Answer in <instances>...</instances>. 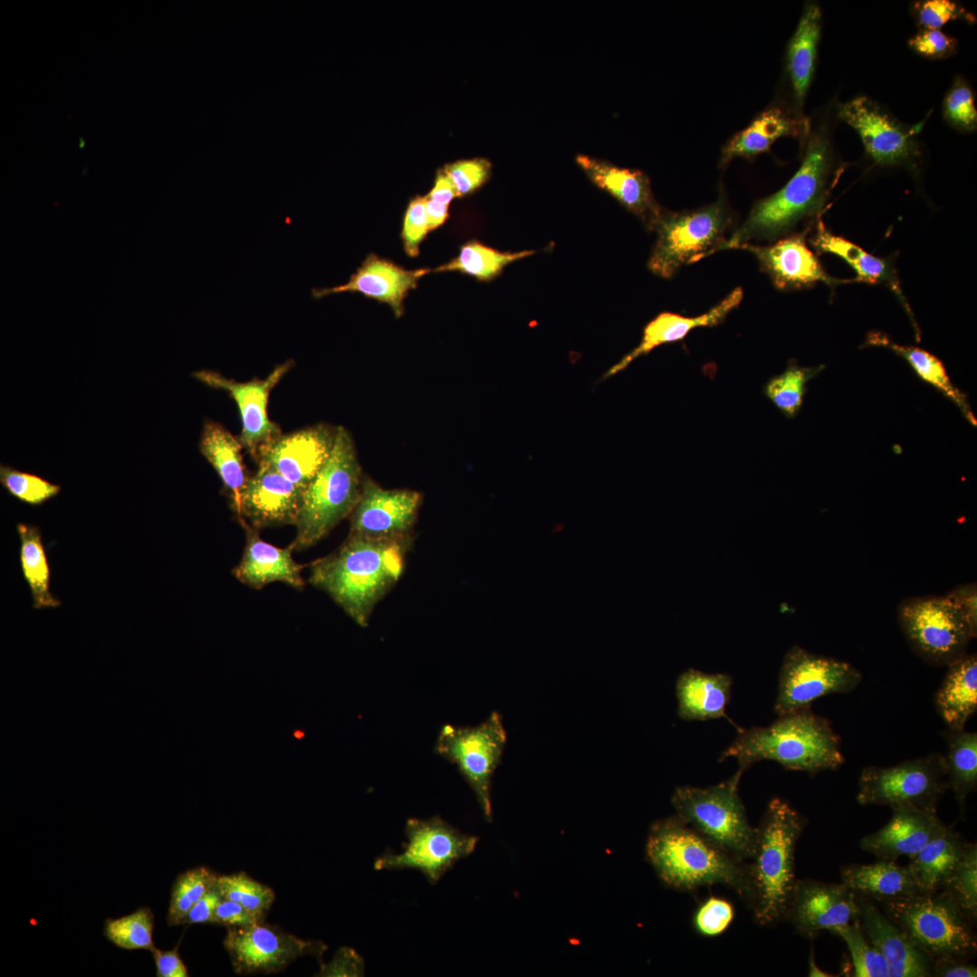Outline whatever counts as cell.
Here are the masks:
<instances>
[{
    "label": "cell",
    "mask_w": 977,
    "mask_h": 977,
    "mask_svg": "<svg viewBox=\"0 0 977 977\" xmlns=\"http://www.w3.org/2000/svg\"><path fill=\"white\" fill-rule=\"evenodd\" d=\"M820 370V367H802L792 362L784 372L766 383L764 394L786 417L792 418L801 409L807 383Z\"/></svg>",
    "instance_id": "cell-43"
},
{
    "label": "cell",
    "mask_w": 977,
    "mask_h": 977,
    "mask_svg": "<svg viewBox=\"0 0 977 977\" xmlns=\"http://www.w3.org/2000/svg\"><path fill=\"white\" fill-rule=\"evenodd\" d=\"M182 938L171 950H160L156 946L152 953L157 977H187V967L180 957L178 949Z\"/></svg>",
    "instance_id": "cell-56"
},
{
    "label": "cell",
    "mask_w": 977,
    "mask_h": 977,
    "mask_svg": "<svg viewBox=\"0 0 977 977\" xmlns=\"http://www.w3.org/2000/svg\"><path fill=\"white\" fill-rule=\"evenodd\" d=\"M944 738L947 745L944 758L948 789H952L963 811L969 794L977 786V734L947 728Z\"/></svg>",
    "instance_id": "cell-38"
},
{
    "label": "cell",
    "mask_w": 977,
    "mask_h": 977,
    "mask_svg": "<svg viewBox=\"0 0 977 977\" xmlns=\"http://www.w3.org/2000/svg\"><path fill=\"white\" fill-rule=\"evenodd\" d=\"M732 685L733 678L728 674L695 669L685 670L676 681L678 716L687 721L726 717Z\"/></svg>",
    "instance_id": "cell-29"
},
{
    "label": "cell",
    "mask_w": 977,
    "mask_h": 977,
    "mask_svg": "<svg viewBox=\"0 0 977 977\" xmlns=\"http://www.w3.org/2000/svg\"><path fill=\"white\" fill-rule=\"evenodd\" d=\"M363 958L353 949L341 947L329 963H320L318 976H363Z\"/></svg>",
    "instance_id": "cell-55"
},
{
    "label": "cell",
    "mask_w": 977,
    "mask_h": 977,
    "mask_svg": "<svg viewBox=\"0 0 977 977\" xmlns=\"http://www.w3.org/2000/svg\"><path fill=\"white\" fill-rule=\"evenodd\" d=\"M242 445L230 432L214 422L206 421L199 441V451L230 490L240 517L241 496L247 481L242 456Z\"/></svg>",
    "instance_id": "cell-34"
},
{
    "label": "cell",
    "mask_w": 977,
    "mask_h": 977,
    "mask_svg": "<svg viewBox=\"0 0 977 977\" xmlns=\"http://www.w3.org/2000/svg\"><path fill=\"white\" fill-rule=\"evenodd\" d=\"M507 743L502 717L492 712L474 726L443 725L434 752L455 764L473 791L485 820H492L491 783Z\"/></svg>",
    "instance_id": "cell-11"
},
{
    "label": "cell",
    "mask_w": 977,
    "mask_h": 977,
    "mask_svg": "<svg viewBox=\"0 0 977 977\" xmlns=\"http://www.w3.org/2000/svg\"><path fill=\"white\" fill-rule=\"evenodd\" d=\"M292 548H280L263 541L256 531L249 529L244 552L233 574L242 583L255 589L281 582L302 588L303 566L292 558Z\"/></svg>",
    "instance_id": "cell-28"
},
{
    "label": "cell",
    "mask_w": 977,
    "mask_h": 977,
    "mask_svg": "<svg viewBox=\"0 0 977 977\" xmlns=\"http://www.w3.org/2000/svg\"><path fill=\"white\" fill-rule=\"evenodd\" d=\"M534 253L535 251H500L479 241H470L460 246L456 257L432 271H457L480 281H489L498 277L508 264Z\"/></svg>",
    "instance_id": "cell-40"
},
{
    "label": "cell",
    "mask_w": 977,
    "mask_h": 977,
    "mask_svg": "<svg viewBox=\"0 0 977 977\" xmlns=\"http://www.w3.org/2000/svg\"><path fill=\"white\" fill-rule=\"evenodd\" d=\"M363 479L354 441L344 427L337 426L331 454L304 493L292 550L315 545L351 515Z\"/></svg>",
    "instance_id": "cell-6"
},
{
    "label": "cell",
    "mask_w": 977,
    "mask_h": 977,
    "mask_svg": "<svg viewBox=\"0 0 977 977\" xmlns=\"http://www.w3.org/2000/svg\"><path fill=\"white\" fill-rule=\"evenodd\" d=\"M811 243L817 251L832 253L844 260L855 270L857 281L884 284L907 307L896 271L889 260L876 257L852 242L833 234L822 221L817 223Z\"/></svg>",
    "instance_id": "cell-32"
},
{
    "label": "cell",
    "mask_w": 977,
    "mask_h": 977,
    "mask_svg": "<svg viewBox=\"0 0 977 977\" xmlns=\"http://www.w3.org/2000/svg\"><path fill=\"white\" fill-rule=\"evenodd\" d=\"M155 917L147 906L138 908L133 913L119 917L107 918L104 921L105 937L119 948L124 950H149L153 942Z\"/></svg>",
    "instance_id": "cell-42"
},
{
    "label": "cell",
    "mask_w": 977,
    "mask_h": 977,
    "mask_svg": "<svg viewBox=\"0 0 977 977\" xmlns=\"http://www.w3.org/2000/svg\"><path fill=\"white\" fill-rule=\"evenodd\" d=\"M801 124L777 108L763 112L746 128L737 133L725 146L721 165L737 157H751L768 150L779 138L797 135Z\"/></svg>",
    "instance_id": "cell-37"
},
{
    "label": "cell",
    "mask_w": 977,
    "mask_h": 977,
    "mask_svg": "<svg viewBox=\"0 0 977 977\" xmlns=\"http://www.w3.org/2000/svg\"><path fill=\"white\" fill-rule=\"evenodd\" d=\"M728 213L720 201L683 213H662L655 230L658 238L648 267L656 275L670 278L685 263L710 254L724 242L729 223Z\"/></svg>",
    "instance_id": "cell-12"
},
{
    "label": "cell",
    "mask_w": 977,
    "mask_h": 977,
    "mask_svg": "<svg viewBox=\"0 0 977 977\" xmlns=\"http://www.w3.org/2000/svg\"><path fill=\"white\" fill-rule=\"evenodd\" d=\"M839 117L856 130L867 154L878 165L899 166L919 154L911 132L867 97L844 103Z\"/></svg>",
    "instance_id": "cell-19"
},
{
    "label": "cell",
    "mask_w": 977,
    "mask_h": 977,
    "mask_svg": "<svg viewBox=\"0 0 977 977\" xmlns=\"http://www.w3.org/2000/svg\"><path fill=\"white\" fill-rule=\"evenodd\" d=\"M215 887L222 898L237 902L262 917H265L275 899L272 888L253 879L244 871L218 876Z\"/></svg>",
    "instance_id": "cell-46"
},
{
    "label": "cell",
    "mask_w": 977,
    "mask_h": 977,
    "mask_svg": "<svg viewBox=\"0 0 977 977\" xmlns=\"http://www.w3.org/2000/svg\"><path fill=\"white\" fill-rule=\"evenodd\" d=\"M223 946L238 974L279 972L306 955L321 963L327 949L321 941L300 939L264 921L246 927H229Z\"/></svg>",
    "instance_id": "cell-15"
},
{
    "label": "cell",
    "mask_w": 977,
    "mask_h": 977,
    "mask_svg": "<svg viewBox=\"0 0 977 977\" xmlns=\"http://www.w3.org/2000/svg\"><path fill=\"white\" fill-rule=\"evenodd\" d=\"M289 360L278 365L265 379L238 382L220 374L201 370L193 376L203 384L227 392L238 405L242 430L240 441L256 460L261 451L281 436L280 427L268 416L270 391L293 366Z\"/></svg>",
    "instance_id": "cell-16"
},
{
    "label": "cell",
    "mask_w": 977,
    "mask_h": 977,
    "mask_svg": "<svg viewBox=\"0 0 977 977\" xmlns=\"http://www.w3.org/2000/svg\"><path fill=\"white\" fill-rule=\"evenodd\" d=\"M946 595L958 606L972 627L977 631V589L975 583L960 585Z\"/></svg>",
    "instance_id": "cell-58"
},
{
    "label": "cell",
    "mask_w": 977,
    "mask_h": 977,
    "mask_svg": "<svg viewBox=\"0 0 977 977\" xmlns=\"http://www.w3.org/2000/svg\"><path fill=\"white\" fill-rule=\"evenodd\" d=\"M857 897L861 928L887 961L890 977L932 976V960L872 899L858 894Z\"/></svg>",
    "instance_id": "cell-23"
},
{
    "label": "cell",
    "mask_w": 977,
    "mask_h": 977,
    "mask_svg": "<svg viewBox=\"0 0 977 977\" xmlns=\"http://www.w3.org/2000/svg\"><path fill=\"white\" fill-rule=\"evenodd\" d=\"M735 249L753 253L776 288L781 289L810 287L818 281L831 287L846 282L830 276L824 270L808 248L802 234L783 238L768 246L745 243Z\"/></svg>",
    "instance_id": "cell-24"
},
{
    "label": "cell",
    "mask_w": 977,
    "mask_h": 977,
    "mask_svg": "<svg viewBox=\"0 0 977 977\" xmlns=\"http://www.w3.org/2000/svg\"><path fill=\"white\" fill-rule=\"evenodd\" d=\"M966 845L956 831L946 826L910 858L907 868L922 894L942 888L962 858Z\"/></svg>",
    "instance_id": "cell-33"
},
{
    "label": "cell",
    "mask_w": 977,
    "mask_h": 977,
    "mask_svg": "<svg viewBox=\"0 0 977 977\" xmlns=\"http://www.w3.org/2000/svg\"><path fill=\"white\" fill-rule=\"evenodd\" d=\"M940 890L956 904L973 925L977 918V846L967 843L964 853Z\"/></svg>",
    "instance_id": "cell-44"
},
{
    "label": "cell",
    "mask_w": 977,
    "mask_h": 977,
    "mask_svg": "<svg viewBox=\"0 0 977 977\" xmlns=\"http://www.w3.org/2000/svg\"><path fill=\"white\" fill-rule=\"evenodd\" d=\"M730 757L742 773L764 760L811 774L837 770L845 761L839 737L829 720L811 708L778 716L767 726L740 729L720 761Z\"/></svg>",
    "instance_id": "cell-3"
},
{
    "label": "cell",
    "mask_w": 977,
    "mask_h": 977,
    "mask_svg": "<svg viewBox=\"0 0 977 977\" xmlns=\"http://www.w3.org/2000/svg\"><path fill=\"white\" fill-rule=\"evenodd\" d=\"M820 27V7L806 5L787 50L788 72L799 105L803 103L813 76Z\"/></svg>",
    "instance_id": "cell-35"
},
{
    "label": "cell",
    "mask_w": 977,
    "mask_h": 977,
    "mask_svg": "<svg viewBox=\"0 0 977 977\" xmlns=\"http://www.w3.org/2000/svg\"><path fill=\"white\" fill-rule=\"evenodd\" d=\"M916 19L924 29L939 30L948 22L955 19L973 20L965 10L950 0H925L915 5Z\"/></svg>",
    "instance_id": "cell-52"
},
{
    "label": "cell",
    "mask_w": 977,
    "mask_h": 977,
    "mask_svg": "<svg viewBox=\"0 0 977 977\" xmlns=\"http://www.w3.org/2000/svg\"><path fill=\"white\" fill-rule=\"evenodd\" d=\"M867 344L887 347L904 357L917 375L951 399L959 406L965 417L976 425L975 418L965 396L952 384L944 364L936 356L916 346L898 345L878 332L870 333L868 336Z\"/></svg>",
    "instance_id": "cell-39"
},
{
    "label": "cell",
    "mask_w": 977,
    "mask_h": 977,
    "mask_svg": "<svg viewBox=\"0 0 977 977\" xmlns=\"http://www.w3.org/2000/svg\"><path fill=\"white\" fill-rule=\"evenodd\" d=\"M831 167L829 140L816 134L795 175L781 190L757 202L745 222L716 251L735 249L752 240L774 239L815 213L825 201Z\"/></svg>",
    "instance_id": "cell-5"
},
{
    "label": "cell",
    "mask_w": 977,
    "mask_h": 977,
    "mask_svg": "<svg viewBox=\"0 0 977 977\" xmlns=\"http://www.w3.org/2000/svg\"><path fill=\"white\" fill-rule=\"evenodd\" d=\"M408 838L403 851L386 852L375 860L374 868H413L435 884L457 861L470 856L479 838L460 832L439 816L428 820L410 818L404 829Z\"/></svg>",
    "instance_id": "cell-14"
},
{
    "label": "cell",
    "mask_w": 977,
    "mask_h": 977,
    "mask_svg": "<svg viewBox=\"0 0 977 977\" xmlns=\"http://www.w3.org/2000/svg\"><path fill=\"white\" fill-rule=\"evenodd\" d=\"M841 883L854 893L877 902L922 894L907 866L879 858L871 864L842 867Z\"/></svg>",
    "instance_id": "cell-30"
},
{
    "label": "cell",
    "mask_w": 977,
    "mask_h": 977,
    "mask_svg": "<svg viewBox=\"0 0 977 977\" xmlns=\"http://www.w3.org/2000/svg\"><path fill=\"white\" fill-rule=\"evenodd\" d=\"M19 562L23 577L30 590L35 610L57 608L62 604L50 591L51 569L39 526L17 523Z\"/></svg>",
    "instance_id": "cell-36"
},
{
    "label": "cell",
    "mask_w": 977,
    "mask_h": 977,
    "mask_svg": "<svg viewBox=\"0 0 977 977\" xmlns=\"http://www.w3.org/2000/svg\"><path fill=\"white\" fill-rule=\"evenodd\" d=\"M809 965H810V971H809V973H810L809 975L810 976H825L824 974H822V972L816 966L815 962H814V960L812 958H811Z\"/></svg>",
    "instance_id": "cell-61"
},
{
    "label": "cell",
    "mask_w": 977,
    "mask_h": 977,
    "mask_svg": "<svg viewBox=\"0 0 977 977\" xmlns=\"http://www.w3.org/2000/svg\"><path fill=\"white\" fill-rule=\"evenodd\" d=\"M264 918L237 902L223 898L215 909L213 924L227 928L246 927L262 922Z\"/></svg>",
    "instance_id": "cell-54"
},
{
    "label": "cell",
    "mask_w": 977,
    "mask_h": 977,
    "mask_svg": "<svg viewBox=\"0 0 977 977\" xmlns=\"http://www.w3.org/2000/svg\"><path fill=\"white\" fill-rule=\"evenodd\" d=\"M429 232L425 195H416L406 207L401 232L403 249L409 257L419 256L421 243Z\"/></svg>",
    "instance_id": "cell-51"
},
{
    "label": "cell",
    "mask_w": 977,
    "mask_h": 977,
    "mask_svg": "<svg viewBox=\"0 0 977 977\" xmlns=\"http://www.w3.org/2000/svg\"><path fill=\"white\" fill-rule=\"evenodd\" d=\"M948 790L944 754L933 753L894 766H868L858 777L857 801L861 805H886L936 813Z\"/></svg>",
    "instance_id": "cell-10"
},
{
    "label": "cell",
    "mask_w": 977,
    "mask_h": 977,
    "mask_svg": "<svg viewBox=\"0 0 977 977\" xmlns=\"http://www.w3.org/2000/svg\"><path fill=\"white\" fill-rule=\"evenodd\" d=\"M859 916L857 894L840 883L797 879L786 913L796 932L813 940L821 932H833Z\"/></svg>",
    "instance_id": "cell-17"
},
{
    "label": "cell",
    "mask_w": 977,
    "mask_h": 977,
    "mask_svg": "<svg viewBox=\"0 0 977 977\" xmlns=\"http://www.w3.org/2000/svg\"><path fill=\"white\" fill-rule=\"evenodd\" d=\"M222 899L214 886L194 905L182 925L213 924L215 909Z\"/></svg>",
    "instance_id": "cell-57"
},
{
    "label": "cell",
    "mask_w": 977,
    "mask_h": 977,
    "mask_svg": "<svg viewBox=\"0 0 977 977\" xmlns=\"http://www.w3.org/2000/svg\"><path fill=\"white\" fill-rule=\"evenodd\" d=\"M947 667L934 703L947 728L962 730L977 710L976 654L966 653Z\"/></svg>",
    "instance_id": "cell-31"
},
{
    "label": "cell",
    "mask_w": 977,
    "mask_h": 977,
    "mask_svg": "<svg viewBox=\"0 0 977 977\" xmlns=\"http://www.w3.org/2000/svg\"><path fill=\"white\" fill-rule=\"evenodd\" d=\"M425 196L429 201L449 206L454 198H459L455 185L443 167L438 169L433 186Z\"/></svg>",
    "instance_id": "cell-60"
},
{
    "label": "cell",
    "mask_w": 977,
    "mask_h": 977,
    "mask_svg": "<svg viewBox=\"0 0 977 977\" xmlns=\"http://www.w3.org/2000/svg\"><path fill=\"white\" fill-rule=\"evenodd\" d=\"M888 822L864 836L859 846L878 858H911L945 828L936 813L910 809H894Z\"/></svg>",
    "instance_id": "cell-25"
},
{
    "label": "cell",
    "mask_w": 977,
    "mask_h": 977,
    "mask_svg": "<svg viewBox=\"0 0 977 977\" xmlns=\"http://www.w3.org/2000/svg\"><path fill=\"white\" fill-rule=\"evenodd\" d=\"M945 119L955 128L972 131L977 125V111L971 88L958 79L947 92L944 100Z\"/></svg>",
    "instance_id": "cell-49"
},
{
    "label": "cell",
    "mask_w": 977,
    "mask_h": 977,
    "mask_svg": "<svg viewBox=\"0 0 977 977\" xmlns=\"http://www.w3.org/2000/svg\"><path fill=\"white\" fill-rule=\"evenodd\" d=\"M862 678L861 672L846 661L793 646L786 652L780 669L774 712L782 716L811 708L820 697L851 692Z\"/></svg>",
    "instance_id": "cell-13"
},
{
    "label": "cell",
    "mask_w": 977,
    "mask_h": 977,
    "mask_svg": "<svg viewBox=\"0 0 977 977\" xmlns=\"http://www.w3.org/2000/svg\"><path fill=\"white\" fill-rule=\"evenodd\" d=\"M410 543V536L349 535L338 550L311 564L309 583L328 593L356 623L365 627L376 603L398 581Z\"/></svg>",
    "instance_id": "cell-1"
},
{
    "label": "cell",
    "mask_w": 977,
    "mask_h": 977,
    "mask_svg": "<svg viewBox=\"0 0 977 977\" xmlns=\"http://www.w3.org/2000/svg\"><path fill=\"white\" fill-rule=\"evenodd\" d=\"M908 44L918 54L932 59L950 56L957 48L956 39L940 30L928 29L910 38Z\"/></svg>",
    "instance_id": "cell-53"
},
{
    "label": "cell",
    "mask_w": 977,
    "mask_h": 977,
    "mask_svg": "<svg viewBox=\"0 0 977 977\" xmlns=\"http://www.w3.org/2000/svg\"><path fill=\"white\" fill-rule=\"evenodd\" d=\"M218 875L205 866L190 868L179 874L171 888L166 915L168 925H182L185 915L217 880Z\"/></svg>",
    "instance_id": "cell-41"
},
{
    "label": "cell",
    "mask_w": 977,
    "mask_h": 977,
    "mask_svg": "<svg viewBox=\"0 0 977 977\" xmlns=\"http://www.w3.org/2000/svg\"><path fill=\"white\" fill-rule=\"evenodd\" d=\"M735 909L728 900L711 896L696 909L692 917L695 931L704 937H716L732 924Z\"/></svg>",
    "instance_id": "cell-48"
},
{
    "label": "cell",
    "mask_w": 977,
    "mask_h": 977,
    "mask_svg": "<svg viewBox=\"0 0 977 977\" xmlns=\"http://www.w3.org/2000/svg\"><path fill=\"white\" fill-rule=\"evenodd\" d=\"M491 167L487 158L474 157L446 164L443 169L454 183L460 198L481 187L489 179Z\"/></svg>",
    "instance_id": "cell-50"
},
{
    "label": "cell",
    "mask_w": 977,
    "mask_h": 977,
    "mask_svg": "<svg viewBox=\"0 0 977 977\" xmlns=\"http://www.w3.org/2000/svg\"><path fill=\"white\" fill-rule=\"evenodd\" d=\"M805 818L785 800L773 798L759 826L748 870L756 923L773 925L785 919L796 884L795 849Z\"/></svg>",
    "instance_id": "cell-4"
},
{
    "label": "cell",
    "mask_w": 977,
    "mask_h": 977,
    "mask_svg": "<svg viewBox=\"0 0 977 977\" xmlns=\"http://www.w3.org/2000/svg\"><path fill=\"white\" fill-rule=\"evenodd\" d=\"M900 629L910 647L934 666H948L967 652L975 631L947 596H915L897 608Z\"/></svg>",
    "instance_id": "cell-9"
},
{
    "label": "cell",
    "mask_w": 977,
    "mask_h": 977,
    "mask_svg": "<svg viewBox=\"0 0 977 977\" xmlns=\"http://www.w3.org/2000/svg\"><path fill=\"white\" fill-rule=\"evenodd\" d=\"M645 850L648 861L669 887L692 891L721 884L750 906L748 864L713 844L677 815L651 825Z\"/></svg>",
    "instance_id": "cell-2"
},
{
    "label": "cell",
    "mask_w": 977,
    "mask_h": 977,
    "mask_svg": "<svg viewBox=\"0 0 977 977\" xmlns=\"http://www.w3.org/2000/svg\"><path fill=\"white\" fill-rule=\"evenodd\" d=\"M337 427L319 424L280 436L260 452L259 466L270 468L307 489L329 458Z\"/></svg>",
    "instance_id": "cell-20"
},
{
    "label": "cell",
    "mask_w": 977,
    "mask_h": 977,
    "mask_svg": "<svg viewBox=\"0 0 977 977\" xmlns=\"http://www.w3.org/2000/svg\"><path fill=\"white\" fill-rule=\"evenodd\" d=\"M421 501L417 491L385 489L364 478L358 502L350 515L349 535L371 538L410 536Z\"/></svg>",
    "instance_id": "cell-18"
},
{
    "label": "cell",
    "mask_w": 977,
    "mask_h": 977,
    "mask_svg": "<svg viewBox=\"0 0 977 977\" xmlns=\"http://www.w3.org/2000/svg\"><path fill=\"white\" fill-rule=\"evenodd\" d=\"M883 912L932 961L968 960L977 950L972 924L943 890L881 901Z\"/></svg>",
    "instance_id": "cell-8"
},
{
    "label": "cell",
    "mask_w": 977,
    "mask_h": 977,
    "mask_svg": "<svg viewBox=\"0 0 977 977\" xmlns=\"http://www.w3.org/2000/svg\"><path fill=\"white\" fill-rule=\"evenodd\" d=\"M305 489L266 466L248 478L241 496L240 518L253 528L295 525Z\"/></svg>",
    "instance_id": "cell-22"
},
{
    "label": "cell",
    "mask_w": 977,
    "mask_h": 977,
    "mask_svg": "<svg viewBox=\"0 0 977 977\" xmlns=\"http://www.w3.org/2000/svg\"><path fill=\"white\" fill-rule=\"evenodd\" d=\"M742 298V289L736 288L717 305L702 315L685 317L671 312L659 314L644 327L640 344L612 366L604 375L603 379L624 370L634 359L649 354L659 346L684 339L694 328L718 325L732 309L740 304Z\"/></svg>",
    "instance_id": "cell-27"
},
{
    "label": "cell",
    "mask_w": 977,
    "mask_h": 977,
    "mask_svg": "<svg viewBox=\"0 0 977 977\" xmlns=\"http://www.w3.org/2000/svg\"><path fill=\"white\" fill-rule=\"evenodd\" d=\"M743 773L706 788L678 786L671 803L680 820L732 856L749 860L754 852L756 828L749 823L738 794Z\"/></svg>",
    "instance_id": "cell-7"
},
{
    "label": "cell",
    "mask_w": 977,
    "mask_h": 977,
    "mask_svg": "<svg viewBox=\"0 0 977 977\" xmlns=\"http://www.w3.org/2000/svg\"><path fill=\"white\" fill-rule=\"evenodd\" d=\"M932 976L938 977H975L977 967L967 960L942 957L932 961Z\"/></svg>",
    "instance_id": "cell-59"
},
{
    "label": "cell",
    "mask_w": 977,
    "mask_h": 977,
    "mask_svg": "<svg viewBox=\"0 0 977 977\" xmlns=\"http://www.w3.org/2000/svg\"><path fill=\"white\" fill-rule=\"evenodd\" d=\"M576 162L595 185L612 195L649 228H655L663 213L645 174L584 155H578Z\"/></svg>",
    "instance_id": "cell-26"
},
{
    "label": "cell",
    "mask_w": 977,
    "mask_h": 977,
    "mask_svg": "<svg viewBox=\"0 0 977 977\" xmlns=\"http://www.w3.org/2000/svg\"><path fill=\"white\" fill-rule=\"evenodd\" d=\"M832 934L841 937L849 951L853 976L890 977L887 961L865 935L859 918L837 927Z\"/></svg>",
    "instance_id": "cell-45"
},
{
    "label": "cell",
    "mask_w": 977,
    "mask_h": 977,
    "mask_svg": "<svg viewBox=\"0 0 977 977\" xmlns=\"http://www.w3.org/2000/svg\"><path fill=\"white\" fill-rule=\"evenodd\" d=\"M0 483L13 498L29 506H42L56 497L61 487L34 473L0 464Z\"/></svg>",
    "instance_id": "cell-47"
},
{
    "label": "cell",
    "mask_w": 977,
    "mask_h": 977,
    "mask_svg": "<svg viewBox=\"0 0 977 977\" xmlns=\"http://www.w3.org/2000/svg\"><path fill=\"white\" fill-rule=\"evenodd\" d=\"M431 269L406 270L394 261L370 253L345 284L332 288H313L314 299L344 292L360 293L387 304L396 318L404 312V299L419 280Z\"/></svg>",
    "instance_id": "cell-21"
}]
</instances>
